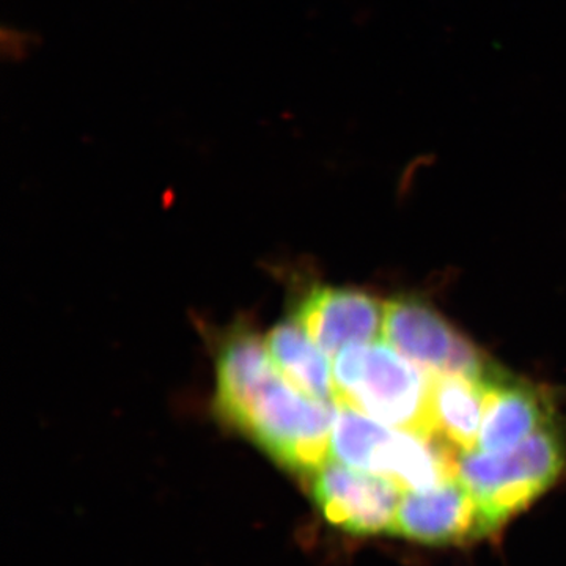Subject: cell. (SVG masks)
Segmentation results:
<instances>
[{"instance_id": "ba28073f", "label": "cell", "mask_w": 566, "mask_h": 566, "mask_svg": "<svg viewBox=\"0 0 566 566\" xmlns=\"http://www.w3.org/2000/svg\"><path fill=\"white\" fill-rule=\"evenodd\" d=\"M547 423L549 415L542 394L497 368L488 381L485 419L475 450L483 453L505 452Z\"/></svg>"}, {"instance_id": "9c48e42d", "label": "cell", "mask_w": 566, "mask_h": 566, "mask_svg": "<svg viewBox=\"0 0 566 566\" xmlns=\"http://www.w3.org/2000/svg\"><path fill=\"white\" fill-rule=\"evenodd\" d=\"M493 374L486 378L431 375L430 401L436 434L455 447L458 452H474L476 449L485 419L488 381Z\"/></svg>"}, {"instance_id": "8fae6325", "label": "cell", "mask_w": 566, "mask_h": 566, "mask_svg": "<svg viewBox=\"0 0 566 566\" xmlns=\"http://www.w3.org/2000/svg\"><path fill=\"white\" fill-rule=\"evenodd\" d=\"M266 348L282 378L308 397L335 401L334 370L327 354L305 333L296 316L271 329Z\"/></svg>"}, {"instance_id": "52a82bcc", "label": "cell", "mask_w": 566, "mask_h": 566, "mask_svg": "<svg viewBox=\"0 0 566 566\" xmlns=\"http://www.w3.org/2000/svg\"><path fill=\"white\" fill-rule=\"evenodd\" d=\"M385 305L357 290H312L301 301L296 319L327 356L352 345L374 344L385 327Z\"/></svg>"}, {"instance_id": "7a4b0ae2", "label": "cell", "mask_w": 566, "mask_h": 566, "mask_svg": "<svg viewBox=\"0 0 566 566\" xmlns=\"http://www.w3.org/2000/svg\"><path fill=\"white\" fill-rule=\"evenodd\" d=\"M335 401L395 430L434 436L431 375L392 346L352 345L335 356Z\"/></svg>"}, {"instance_id": "8992f818", "label": "cell", "mask_w": 566, "mask_h": 566, "mask_svg": "<svg viewBox=\"0 0 566 566\" xmlns=\"http://www.w3.org/2000/svg\"><path fill=\"white\" fill-rule=\"evenodd\" d=\"M482 506L460 479L401 497L392 532L427 545H453L493 534Z\"/></svg>"}, {"instance_id": "30bf717a", "label": "cell", "mask_w": 566, "mask_h": 566, "mask_svg": "<svg viewBox=\"0 0 566 566\" xmlns=\"http://www.w3.org/2000/svg\"><path fill=\"white\" fill-rule=\"evenodd\" d=\"M403 436L405 431L387 427L349 406L338 405L331 460L390 480Z\"/></svg>"}, {"instance_id": "3957f363", "label": "cell", "mask_w": 566, "mask_h": 566, "mask_svg": "<svg viewBox=\"0 0 566 566\" xmlns=\"http://www.w3.org/2000/svg\"><path fill=\"white\" fill-rule=\"evenodd\" d=\"M564 464V442L547 423L505 452L461 453L458 476L475 495L493 531H499L556 482Z\"/></svg>"}, {"instance_id": "277c9868", "label": "cell", "mask_w": 566, "mask_h": 566, "mask_svg": "<svg viewBox=\"0 0 566 566\" xmlns=\"http://www.w3.org/2000/svg\"><path fill=\"white\" fill-rule=\"evenodd\" d=\"M382 335L387 345L430 375L486 378L495 368L438 312L416 297L386 303Z\"/></svg>"}, {"instance_id": "6da1fadb", "label": "cell", "mask_w": 566, "mask_h": 566, "mask_svg": "<svg viewBox=\"0 0 566 566\" xmlns=\"http://www.w3.org/2000/svg\"><path fill=\"white\" fill-rule=\"evenodd\" d=\"M337 401L318 400L290 386L277 368L218 406L227 422L240 428L275 463L314 475L331 461Z\"/></svg>"}, {"instance_id": "5b68a950", "label": "cell", "mask_w": 566, "mask_h": 566, "mask_svg": "<svg viewBox=\"0 0 566 566\" xmlns=\"http://www.w3.org/2000/svg\"><path fill=\"white\" fill-rule=\"evenodd\" d=\"M316 505L334 526L354 535L392 532L403 491L385 476L327 461L314 475Z\"/></svg>"}]
</instances>
